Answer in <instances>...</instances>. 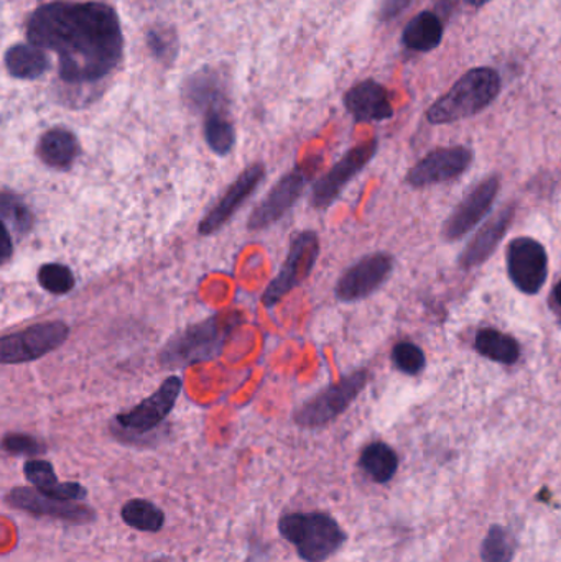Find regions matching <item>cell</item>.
Listing matches in <instances>:
<instances>
[{"mask_svg":"<svg viewBox=\"0 0 561 562\" xmlns=\"http://www.w3.org/2000/svg\"><path fill=\"white\" fill-rule=\"evenodd\" d=\"M26 38L58 55L59 78L68 85H92L114 71L122 58L121 20L108 3L52 2L26 22Z\"/></svg>","mask_w":561,"mask_h":562,"instance_id":"cell-1","label":"cell"},{"mask_svg":"<svg viewBox=\"0 0 561 562\" xmlns=\"http://www.w3.org/2000/svg\"><path fill=\"white\" fill-rule=\"evenodd\" d=\"M237 323L239 314L227 313L191 324L165 344L158 353V362L168 370L188 369L194 363L210 362L221 356Z\"/></svg>","mask_w":561,"mask_h":562,"instance_id":"cell-2","label":"cell"},{"mask_svg":"<svg viewBox=\"0 0 561 562\" xmlns=\"http://www.w3.org/2000/svg\"><path fill=\"white\" fill-rule=\"evenodd\" d=\"M279 533L295 547L300 560L325 562L346 543V533L332 515L323 512H295L280 518Z\"/></svg>","mask_w":561,"mask_h":562,"instance_id":"cell-3","label":"cell"},{"mask_svg":"<svg viewBox=\"0 0 561 562\" xmlns=\"http://www.w3.org/2000/svg\"><path fill=\"white\" fill-rule=\"evenodd\" d=\"M500 91L501 78L497 71L491 68L471 69L428 109V121L431 124H451L473 117L493 104Z\"/></svg>","mask_w":561,"mask_h":562,"instance_id":"cell-4","label":"cell"},{"mask_svg":"<svg viewBox=\"0 0 561 562\" xmlns=\"http://www.w3.org/2000/svg\"><path fill=\"white\" fill-rule=\"evenodd\" d=\"M68 336V324L63 321H48L9 334L0 339V362L3 366H15L42 359L58 349Z\"/></svg>","mask_w":561,"mask_h":562,"instance_id":"cell-5","label":"cell"},{"mask_svg":"<svg viewBox=\"0 0 561 562\" xmlns=\"http://www.w3.org/2000/svg\"><path fill=\"white\" fill-rule=\"evenodd\" d=\"M366 383H368V372L358 370L300 406L293 419L302 428H319L328 425L349 408L359 393L364 390Z\"/></svg>","mask_w":561,"mask_h":562,"instance_id":"cell-6","label":"cell"},{"mask_svg":"<svg viewBox=\"0 0 561 562\" xmlns=\"http://www.w3.org/2000/svg\"><path fill=\"white\" fill-rule=\"evenodd\" d=\"M319 254V237L315 231L300 233L290 246L289 256L283 262L279 276L270 281L262 294V303L267 307L276 306L290 291L308 279L313 272Z\"/></svg>","mask_w":561,"mask_h":562,"instance_id":"cell-7","label":"cell"},{"mask_svg":"<svg viewBox=\"0 0 561 562\" xmlns=\"http://www.w3.org/2000/svg\"><path fill=\"white\" fill-rule=\"evenodd\" d=\"M181 386L183 383H181L180 376H168L157 392L152 393L137 406L115 418L119 428L122 431H127L128 435H147V432L154 431L167 419L171 409L177 405Z\"/></svg>","mask_w":561,"mask_h":562,"instance_id":"cell-8","label":"cell"},{"mask_svg":"<svg viewBox=\"0 0 561 562\" xmlns=\"http://www.w3.org/2000/svg\"><path fill=\"white\" fill-rule=\"evenodd\" d=\"M375 151H378V140L375 138L351 148L328 173L323 175L313 184L310 204L316 210H326V207L332 206L336 198L348 187L349 181L355 180L356 175L372 160Z\"/></svg>","mask_w":561,"mask_h":562,"instance_id":"cell-9","label":"cell"},{"mask_svg":"<svg viewBox=\"0 0 561 562\" xmlns=\"http://www.w3.org/2000/svg\"><path fill=\"white\" fill-rule=\"evenodd\" d=\"M313 171L308 167L293 168L285 175L272 190L269 191L262 203L254 210L247 227L250 231H262L276 224L285 216L287 211L300 200Z\"/></svg>","mask_w":561,"mask_h":562,"instance_id":"cell-10","label":"cell"},{"mask_svg":"<svg viewBox=\"0 0 561 562\" xmlns=\"http://www.w3.org/2000/svg\"><path fill=\"white\" fill-rule=\"evenodd\" d=\"M510 280L524 293H539L549 277V257L542 244L530 237L513 240L507 254Z\"/></svg>","mask_w":561,"mask_h":562,"instance_id":"cell-11","label":"cell"},{"mask_svg":"<svg viewBox=\"0 0 561 562\" xmlns=\"http://www.w3.org/2000/svg\"><path fill=\"white\" fill-rule=\"evenodd\" d=\"M5 504L33 517H49L69 524L86 525L96 520L94 510L79 502H63L40 494L36 488L15 487L5 495Z\"/></svg>","mask_w":561,"mask_h":562,"instance_id":"cell-12","label":"cell"},{"mask_svg":"<svg viewBox=\"0 0 561 562\" xmlns=\"http://www.w3.org/2000/svg\"><path fill=\"white\" fill-rule=\"evenodd\" d=\"M392 257L388 254H372L352 266L336 284V296L345 303L364 300L374 293L391 276Z\"/></svg>","mask_w":561,"mask_h":562,"instance_id":"cell-13","label":"cell"},{"mask_svg":"<svg viewBox=\"0 0 561 562\" xmlns=\"http://www.w3.org/2000/svg\"><path fill=\"white\" fill-rule=\"evenodd\" d=\"M263 178H266V167L262 164L253 165V167L244 170L237 177V180L227 188L226 193L221 196L216 206L201 221L200 226H198L201 236H211V234L217 233L243 206L244 201L262 183Z\"/></svg>","mask_w":561,"mask_h":562,"instance_id":"cell-14","label":"cell"},{"mask_svg":"<svg viewBox=\"0 0 561 562\" xmlns=\"http://www.w3.org/2000/svg\"><path fill=\"white\" fill-rule=\"evenodd\" d=\"M473 154L467 147L438 148L415 165L407 181L415 188L453 180L470 168Z\"/></svg>","mask_w":561,"mask_h":562,"instance_id":"cell-15","label":"cell"},{"mask_svg":"<svg viewBox=\"0 0 561 562\" xmlns=\"http://www.w3.org/2000/svg\"><path fill=\"white\" fill-rule=\"evenodd\" d=\"M500 187V178L491 177L490 180L483 181L451 214L445 224V237L450 240L460 239L474 229L493 207Z\"/></svg>","mask_w":561,"mask_h":562,"instance_id":"cell-16","label":"cell"},{"mask_svg":"<svg viewBox=\"0 0 561 562\" xmlns=\"http://www.w3.org/2000/svg\"><path fill=\"white\" fill-rule=\"evenodd\" d=\"M345 105L358 122L388 121L394 115L388 89L372 79L349 89L345 95Z\"/></svg>","mask_w":561,"mask_h":562,"instance_id":"cell-17","label":"cell"},{"mask_svg":"<svg viewBox=\"0 0 561 562\" xmlns=\"http://www.w3.org/2000/svg\"><path fill=\"white\" fill-rule=\"evenodd\" d=\"M23 475L35 485L40 494L63 502H82L88 497V488L79 482H59L55 469L43 459H30L23 464Z\"/></svg>","mask_w":561,"mask_h":562,"instance_id":"cell-18","label":"cell"},{"mask_svg":"<svg viewBox=\"0 0 561 562\" xmlns=\"http://www.w3.org/2000/svg\"><path fill=\"white\" fill-rule=\"evenodd\" d=\"M514 207H504L493 220L487 221L480 233L476 234L470 246L461 254L460 263L463 269H473L480 263L486 262L491 254L500 246L503 237L506 236L507 227L513 223Z\"/></svg>","mask_w":561,"mask_h":562,"instance_id":"cell-19","label":"cell"},{"mask_svg":"<svg viewBox=\"0 0 561 562\" xmlns=\"http://www.w3.org/2000/svg\"><path fill=\"white\" fill-rule=\"evenodd\" d=\"M36 155L46 167L68 170L79 157L78 138L68 128H52L40 137Z\"/></svg>","mask_w":561,"mask_h":562,"instance_id":"cell-20","label":"cell"},{"mask_svg":"<svg viewBox=\"0 0 561 562\" xmlns=\"http://www.w3.org/2000/svg\"><path fill=\"white\" fill-rule=\"evenodd\" d=\"M52 61L45 49L32 43H19L10 46L5 53V68L15 79H36L48 71Z\"/></svg>","mask_w":561,"mask_h":562,"instance_id":"cell-21","label":"cell"},{"mask_svg":"<svg viewBox=\"0 0 561 562\" xmlns=\"http://www.w3.org/2000/svg\"><path fill=\"white\" fill-rule=\"evenodd\" d=\"M444 38V25L434 12L418 13L415 19L405 26L404 45L415 52H431L437 48Z\"/></svg>","mask_w":561,"mask_h":562,"instance_id":"cell-22","label":"cell"},{"mask_svg":"<svg viewBox=\"0 0 561 562\" xmlns=\"http://www.w3.org/2000/svg\"><path fill=\"white\" fill-rule=\"evenodd\" d=\"M474 347L481 356L494 360V362L513 366L519 360L520 347L514 337L500 333L496 329H483L478 333Z\"/></svg>","mask_w":561,"mask_h":562,"instance_id":"cell-23","label":"cell"},{"mask_svg":"<svg viewBox=\"0 0 561 562\" xmlns=\"http://www.w3.org/2000/svg\"><path fill=\"white\" fill-rule=\"evenodd\" d=\"M359 464L372 481L385 484L397 472L399 459L394 449L389 448L384 442H372L362 451Z\"/></svg>","mask_w":561,"mask_h":562,"instance_id":"cell-24","label":"cell"},{"mask_svg":"<svg viewBox=\"0 0 561 562\" xmlns=\"http://www.w3.org/2000/svg\"><path fill=\"white\" fill-rule=\"evenodd\" d=\"M121 518L125 525L144 533H158L165 525V514L161 508L145 498H132L124 504Z\"/></svg>","mask_w":561,"mask_h":562,"instance_id":"cell-25","label":"cell"},{"mask_svg":"<svg viewBox=\"0 0 561 562\" xmlns=\"http://www.w3.org/2000/svg\"><path fill=\"white\" fill-rule=\"evenodd\" d=\"M187 99L191 104L198 105L204 111H223L224 95L221 91L216 76L197 75L187 86Z\"/></svg>","mask_w":561,"mask_h":562,"instance_id":"cell-26","label":"cell"},{"mask_svg":"<svg viewBox=\"0 0 561 562\" xmlns=\"http://www.w3.org/2000/svg\"><path fill=\"white\" fill-rule=\"evenodd\" d=\"M204 138L207 147L217 155H227L236 144V131L223 111L207 112L204 119Z\"/></svg>","mask_w":561,"mask_h":562,"instance_id":"cell-27","label":"cell"},{"mask_svg":"<svg viewBox=\"0 0 561 562\" xmlns=\"http://www.w3.org/2000/svg\"><path fill=\"white\" fill-rule=\"evenodd\" d=\"M0 217H2V226H5L10 233H15L16 236L29 234L35 223L30 207L9 191H3L0 198Z\"/></svg>","mask_w":561,"mask_h":562,"instance_id":"cell-28","label":"cell"},{"mask_svg":"<svg viewBox=\"0 0 561 562\" xmlns=\"http://www.w3.org/2000/svg\"><path fill=\"white\" fill-rule=\"evenodd\" d=\"M36 280L43 290L52 294H68L76 284L71 269L63 263H45L40 267Z\"/></svg>","mask_w":561,"mask_h":562,"instance_id":"cell-29","label":"cell"},{"mask_svg":"<svg viewBox=\"0 0 561 562\" xmlns=\"http://www.w3.org/2000/svg\"><path fill=\"white\" fill-rule=\"evenodd\" d=\"M514 548L509 535L504 528L494 527L483 544L484 562H509L513 560Z\"/></svg>","mask_w":561,"mask_h":562,"instance_id":"cell-30","label":"cell"},{"mask_svg":"<svg viewBox=\"0 0 561 562\" xmlns=\"http://www.w3.org/2000/svg\"><path fill=\"white\" fill-rule=\"evenodd\" d=\"M392 359H394L397 369H401L402 372L411 373V375L422 372L425 367V353L422 352L420 347L411 342L397 344L394 347V352H392Z\"/></svg>","mask_w":561,"mask_h":562,"instance_id":"cell-31","label":"cell"},{"mask_svg":"<svg viewBox=\"0 0 561 562\" xmlns=\"http://www.w3.org/2000/svg\"><path fill=\"white\" fill-rule=\"evenodd\" d=\"M2 446L9 454L29 456V458H35L46 451L42 441L23 432H10L3 438Z\"/></svg>","mask_w":561,"mask_h":562,"instance_id":"cell-32","label":"cell"},{"mask_svg":"<svg viewBox=\"0 0 561 562\" xmlns=\"http://www.w3.org/2000/svg\"><path fill=\"white\" fill-rule=\"evenodd\" d=\"M177 40L171 38L170 32L154 30L148 33V46L158 59H170L171 53H177Z\"/></svg>","mask_w":561,"mask_h":562,"instance_id":"cell-33","label":"cell"},{"mask_svg":"<svg viewBox=\"0 0 561 562\" xmlns=\"http://www.w3.org/2000/svg\"><path fill=\"white\" fill-rule=\"evenodd\" d=\"M411 3L412 0H382L379 15H381V20L395 19V16H397L399 13L404 12Z\"/></svg>","mask_w":561,"mask_h":562,"instance_id":"cell-34","label":"cell"},{"mask_svg":"<svg viewBox=\"0 0 561 562\" xmlns=\"http://www.w3.org/2000/svg\"><path fill=\"white\" fill-rule=\"evenodd\" d=\"M13 252V243H12V233L7 229L5 226H2V243H0V257H2V263H5L7 260L12 257Z\"/></svg>","mask_w":561,"mask_h":562,"instance_id":"cell-35","label":"cell"},{"mask_svg":"<svg viewBox=\"0 0 561 562\" xmlns=\"http://www.w3.org/2000/svg\"><path fill=\"white\" fill-rule=\"evenodd\" d=\"M553 303H556V307L561 316V281L557 284L556 290H553Z\"/></svg>","mask_w":561,"mask_h":562,"instance_id":"cell-36","label":"cell"},{"mask_svg":"<svg viewBox=\"0 0 561 562\" xmlns=\"http://www.w3.org/2000/svg\"><path fill=\"white\" fill-rule=\"evenodd\" d=\"M467 2L473 7H483L486 5L487 2H491V0H467Z\"/></svg>","mask_w":561,"mask_h":562,"instance_id":"cell-37","label":"cell"}]
</instances>
